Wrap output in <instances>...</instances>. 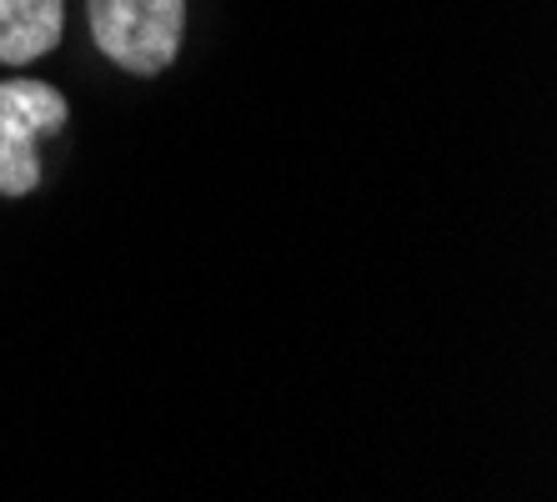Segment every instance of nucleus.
Masks as SVG:
<instances>
[{"mask_svg": "<svg viewBox=\"0 0 557 502\" xmlns=\"http://www.w3.org/2000/svg\"><path fill=\"white\" fill-rule=\"evenodd\" d=\"M65 30L61 0H0V61L26 65L36 56L55 51Z\"/></svg>", "mask_w": 557, "mask_h": 502, "instance_id": "7ed1b4c3", "label": "nucleus"}, {"mask_svg": "<svg viewBox=\"0 0 557 502\" xmlns=\"http://www.w3.org/2000/svg\"><path fill=\"white\" fill-rule=\"evenodd\" d=\"M65 126V96L46 81L0 86V196H26L40 186V136Z\"/></svg>", "mask_w": 557, "mask_h": 502, "instance_id": "f03ea898", "label": "nucleus"}, {"mask_svg": "<svg viewBox=\"0 0 557 502\" xmlns=\"http://www.w3.org/2000/svg\"><path fill=\"white\" fill-rule=\"evenodd\" d=\"M186 30V0H91V36L136 76H161Z\"/></svg>", "mask_w": 557, "mask_h": 502, "instance_id": "f257e3e1", "label": "nucleus"}]
</instances>
